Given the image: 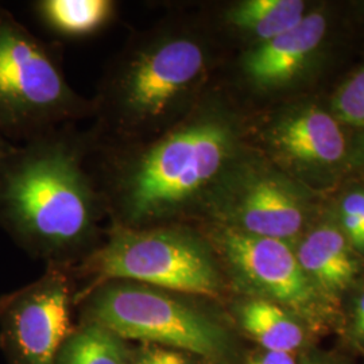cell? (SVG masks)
I'll return each instance as SVG.
<instances>
[{"mask_svg": "<svg viewBox=\"0 0 364 364\" xmlns=\"http://www.w3.org/2000/svg\"><path fill=\"white\" fill-rule=\"evenodd\" d=\"M237 149L234 122L198 105L153 139L122 146L93 142L109 224L146 228L183 223L224 178Z\"/></svg>", "mask_w": 364, "mask_h": 364, "instance_id": "6da1fadb", "label": "cell"}, {"mask_svg": "<svg viewBox=\"0 0 364 364\" xmlns=\"http://www.w3.org/2000/svg\"><path fill=\"white\" fill-rule=\"evenodd\" d=\"M105 219L90 132L65 126L14 144L0 159V227L27 251L63 259L95 250Z\"/></svg>", "mask_w": 364, "mask_h": 364, "instance_id": "7a4b0ae2", "label": "cell"}, {"mask_svg": "<svg viewBox=\"0 0 364 364\" xmlns=\"http://www.w3.org/2000/svg\"><path fill=\"white\" fill-rule=\"evenodd\" d=\"M208 66L205 43L170 16L134 33L92 99L93 142L139 144L170 130L197 107Z\"/></svg>", "mask_w": 364, "mask_h": 364, "instance_id": "3957f363", "label": "cell"}, {"mask_svg": "<svg viewBox=\"0 0 364 364\" xmlns=\"http://www.w3.org/2000/svg\"><path fill=\"white\" fill-rule=\"evenodd\" d=\"M90 282L76 301L111 281H130L185 296L216 299L220 274L204 242L183 223L146 228L109 224L105 243L80 262Z\"/></svg>", "mask_w": 364, "mask_h": 364, "instance_id": "277c9868", "label": "cell"}, {"mask_svg": "<svg viewBox=\"0 0 364 364\" xmlns=\"http://www.w3.org/2000/svg\"><path fill=\"white\" fill-rule=\"evenodd\" d=\"M92 117V100L75 91L58 58L0 7V132L28 139Z\"/></svg>", "mask_w": 364, "mask_h": 364, "instance_id": "5b68a950", "label": "cell"}, {"mask_svg": "<svg viewBox=\"0 0 364 364\" xmlns=\"http://www.w3.org/2000/svg\"><path fill=\"white\" fill-rule=\"evenodd\" d=\"M87 316L119 338L142 340L216 358L224 350L220 328L180 293L130 281H111L87 296Z\"/></svg>", "mask_w": 364, "mask_h": 364, "instance_id": "8992f818", "label": "cell"}, {"mask_svg": "<svg viewBox=\"0 0 364 364\" xmlns=\"http://www.w3.org/2000/svg\"><path fill=\"white\" fill-rule=\"evenodd\" d=\"M70 279L50 267L38 281L0 299L1 344L13 364H55L70 336Z\"/></svg>", "mask_w": 364, "mask_h": 364, "instance_id": "52a82bcc", "label": "cell"}, {"mask_svg": "<svg viewBox=\"0 0 364 364\" xmlns=\"http://www.w3.org/2000/svg\"><path fill=\"white\" fill-rule=\"evenodd\" d=\"M210 232L223 258L245 285L296 312L312 309L316 290L285 242L221 225Z\"/></svg>", "mask_w": 364, "mask_h": 364, "instance_id": "ba28073f", "label": "cell"}, {"mask_svg": "<svg viewBox=\"0 0 364 364\" xmlns=\"http://www.w3.org/2000/svg\"><path fill=\"white\" fill-rule=\"evenodd\" d=\"M230 195L219 207L221 227L243 234L285 242L304 223L296 197L278 180L264 174L242 176L227 186Z\"/></svg>", "mask_w": 364, "mask_h": 364, "instance_id": "9c48e42d", "label": "cell"}, {"mask_svg": "<svg viewBox=\"0 0 364 364\" xmlns=\"http://www.w3.org/2000/svg\"><path fill=\"white\" fill-rule=\"evenodd\" d=\"M326 22L320 13L305 15L299 25L243 54L240 69L252 85L269 88L284 84L308 61L326 36Z\"/></svg>", "mask_w": 364, "mask_h": 364, "instance_id": "30bf717a", "label": "cell"}, {"mask_svg": "<svg viewBox=\"0 0 364 364\" xmlns=\"http://www.w3.org/2000/svg\"><path fill=\"white\" fill-rule=\"evenodd\" d=\"M272 141L285 156L306 164H333L346 153L338 122L316 108L282 120L272 132Z\"/></svg>", "mask_w": 364, "mask_h": 364, "instance_id": "8fae6325", "label": "cell"}, {"mask_svg": "<svg viewBox=\"0 0 364 364\" xmlns=\"http://www.w3.org/2000/svg\"><path fill=\"white\" fill-rule=\"evenodd\" d=\"M296 257L313 287L329 293L346 290L358 273L347 237L335 227H320L308 235Z\"/></svg>", "mask_w": 364, "mask_h": 364, "instance_id": "7c38bea8", "label": "cell"}, {"mask_svg": "<svg viewBox=\"0 0 364 364\" xmlns=\"http://www.w3.org/2000/svg\"><path fill=\"white\" fill-rule=\"evenodd\" d=\"M304 11L301 0H242L227 9L224 22L260 43L297 26Z\"/></svg>", "mask_w": 364, "mask_h": 364, "instance_id": "4fadbf2b", "label": "cell"}, {"mask_svg": "<svg viewBox=\"0 0 364 364\" xmlns=\"http://www.w3.org/2000/svg\"><path fill=\"white\" fill-rule=\"evenodd\" d=\"M39 19L58 36L85 38L102 31L117 16L112 0H39L34 3Z\"/></svg>", "mask_w": 364, "mask_h": 364, "instance_id": "5bb4252c", "label": "cell"}, {"mask_svg": "<svg viewBox=\"0 0 364 364\" xmlns=\"http://www.w3.org/2000/svg\"><path fill=\"white\" fill-rule=\"evenodd\" d=\"M240 323L266 351L291 353L304 341V331L299 323L269 299H251L242 305Z\"/></svg>", "mask_w": 364, "mask_h": 364, "instance_id": "9a60e30c", "label": "cell"}, {"mask_svg": "<svg viewBox=\"0 0 364 364\" xmlns=\"http://www.w3.org/2000/svg\"><path fill=\"white\" fill-rule=\"evenodd\" d=\"M123 341L109 329L88 321L66 338L55 364H131L130 352Z\"/></svg>", "mask_w": 364, "mask_h": 364, "instance_id": "2e32d148", "label": "cell"}, {"mask_svg": "<svg viewBox=\"0 0 364 364\" xmlns=\"http://www.w3.org/2000/svg\"><path fill=\"white\" fill-rule=\"evenodd\" d=\"M364 193L355 192L347 196L341 204V221L346 237L359 248L363 231Z\"/></svg>", "mask_w": 364, "mask_h": 364, "instance_id": "e0dca14e", "label": "cell"}, {"mask_svg": "<svg viewBox=\"0 0 364 364\" xmlns=\"http://www.w3.org/2000/svg\"><path fill=\"white\" fill-rule=\"evenodd\" d=\"M333 105L341 120L353 126H364V92L347 82L338 92Z\"/></svg>", "mask_w": 364, "mask_h": 364, "instance_id": "ac0fdd59", "label": "cell"}, {"mask_svg": "<svg viewBox=\"0 0 364 364\" xmlns=\"http://www.w3.org/2000/svg\"><path fill=\"white\" fill-rule=\"evenodd\" d=\"M250 364H296L291 353L287 352H266L255 358Z\"/></svg>", "mask_w": 364, "mask_h": 364, "instance_id": "d6986e66", "label": "cell"}, {"mask_svg": "<svg viewBox=\"0 0 364 364\" xmlns=\"http://www.w3.org/2000/svg\"><path fill=\"white\" fill-rule=\"evenodd\" d=\"M131 364H164V350L162 348H147Z\"/></svg>", "mask_w": 364, "mask_h": 364, "instance_id": "ffe728a7", "label": "cell"}, {"mask_svg": "<svg viewBox=\"0 0 364 364\" xmlns=\"http://www.w3.org/2000/svg\"><path fill=\"white\" fill-rule=\"evenodd\" d=\"M355 329L356 332L364 338V294L359 299L358 306H356V313H355Z\"/></svg>", "mask_w": 364, "mask_h": 364, "instance_id": "44dd1931", "label": "cell"}, {"mask_svg": "<svg viewBox=\"0 0 364 364\" xmlns=\"http://www.w3.org/2000/svg\"><path fill=\"white\" fill-rule=\"evenodd\" d=\"M164 364H191L180 352L164 350Z\"/></svg>", "mask_w": 364, "mask_h": 364, "instance_id": "7402d4cb", "label": "cell"}, {"mask_svg": "<svg viewBox=\"0 0 364 364\" xmlns=\"http://www.w3.org/2000/svg\"><path fill=\"white\" fill-rule=\"evenodd\" d=\"M351 84L352 87L358 91L364 92V69L360 70L359 73H356L351 81H348Z\"/></svg>", "mask_w": 364, "mask_h": 364, "instance_id": "603a6c76", "label": "cell"}, {"mask_svg": "<svg viewBox=\"0 0 364 364\" xmlns=\"http://www.w3.org/2000/svg\"><path fill=\"white\" fill-rule=\"evenodd\" d=\"M14 144L0 132V159L13 147Z\"/></svg>", "mask_w": 364, "mask_h": 364, "instance_id": "cb8c5ba5", "label": "cell"}, {"mask_svg": "<svg viewBox=\"0 0 364 364\" xmlns=\"http://www.w3.org/2000/svg\"><path fill=\"white\" fill-rule=\"evenodd\" d=\"M359 248L364 250V212H363V231H362V240H360V246Z\"/></svg>", "mask_w": 364, "mask_h": 364, "instance_id": "d4e9b609", "label": "cell"}]
</instances>
